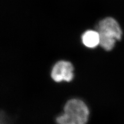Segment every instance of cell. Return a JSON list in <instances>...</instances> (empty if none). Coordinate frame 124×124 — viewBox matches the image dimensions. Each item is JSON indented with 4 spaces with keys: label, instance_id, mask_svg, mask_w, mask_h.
I'll use <instances>...</instances> for the list:
<instances>
[{
    "label": "cell",
    "instance_id": "6da1fadb",
    "mask_svg": "<svg viewBox=\"0 0 124 124\" xmlns=\"http://www.w3.org/2000/svg\"><path fill=\"white\" fill-rule=\"evenodd\" d=\"M100 35V46L106 51H111L117 41L121 39L123 32L115 19L107 17L101 20L96 26Z\"/></svg>",
    "mask_w": 124,
    "mask_h": 124
},
{
    "label": "cell",
    "instance_id": "7a4b0ae2",
    "mask_svg": "<svg viewBox=\"0 0 124 124\" xmlns=\"http://www.w3.org/2000/svg\"><path fill=\"white\" fill-rule=\"evenodd\" d=\"M89 110L83 101L73 99L66 103L64 113L56 118L58 124H86Z\"/></svg>",
    "mask_w": 124,
    "mask_h": 124
},
{
    "label": "cell",
    "instance_id": "3957f363",
    "mask_svg": "<svg viewBox=\"0 0 124 124\" xmlns=\"http://www.w3.org/2000/svg\"><path fill=\"white\" fill-rule=\"evenodd\" d=\"M73 67L70 62L66 61L57 62L51 71L52 79L57 82L61 81L70 82L73 78Z\"/></svg>",
    "mask_w": 124,
    "mask_h": 124
},
{
    "label": "cell",
    "instance_id": "277c9868",
    "mask_svg": "<svg viewBox=\"0 0 124 124\" xmlns=\"http://www.w3.org/2000/svg\"><path fill=\"white\" fill-rule=\"evenodd\" d=\"M81 39L83 44L88 48H95L100 45V35L97 30H87L83 34Z\"/></svg>",
    "mask_w": 124,
    "mask_h": 124
}]
</instances>
